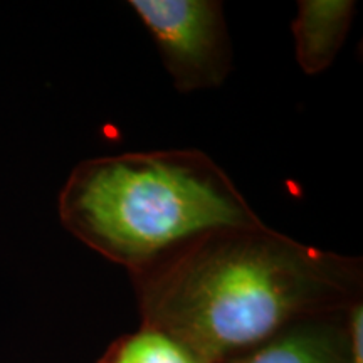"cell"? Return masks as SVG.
Returning a JSON list of instances; mask_svg holds the SVG:
<instances>
[{"label":"cell","instance_id":"cell-1","mask_svg":"<svg viewBox=\"0 0 363 363\" xmlns=\"http://www.w3.org/2000/svg\"><path fill=\"white\" fill-rule=\"evenodd\" d=\"M140 325L222 363L311 318L362 301L357 257L308 246L264 222L207 234L131 278Z\"/></svg>","mask_w":363,"mask_h":363},{"label":"cell","instance_id":"cell-2","mask_svg":"<svg viewBox=\"0 0 363 363\" xmlns=\"http://www.w3.org/2000/svg\"><path fill=\"white\" fill-rule=\"evenodd\" d=\"M57 211L67 233L130 278L216 230L262 224L222 167L185 148L83 160Z\"/></svg>","mask_w":363,"mask_h":363},{"label":"cell","instance_id":"cell-3","mask_svg":"<svg viewBox=\"0 0 363 363\" xmlns=\"http://www.w3.org/2000/svg\"><path fill=\"white\" fill-rule=\"evenodd\" d=\"M182 93L214 89L233 65L224 6L217 0H130Z\"/></svg>","mask_w":363,"mask_h":363},{"label":"cell","instance_id":"cell-4","mask_svg":"<svg viewBox=\"0 0 363 363\" xmlns=\"http://www.w3.org/2000/svg\"><path fill=\"white\" fill-rule=\"evenodd\" d=\"M348 311L301 321L222 363H348Z\"/></svg>","mask_w":363,"mask_h":363},{"label":"cell","instance_id":"cell-5","mask_svg":"<svg viewBox=\"0 0 363 363\" xmlns=\"http://www.w3.org/2000/svg\"><path fill=\"white\" fill-rule=\"evenodd\" d=\"M355 2L301 0L291 24L296 61L308 76L328 69L342 51L350 30Z\"/></svg>","mask_w":363,"mask_h":363},{"label":"cell","instance_id":"cell-6","mask_svg":"<svg viewBox=\"0 0 363 363\" xmlns=\"http://www.w3.org/2000/svg\"><path fill=\"white\" fill-rule=\"evenodd\" d=\"M98 363H206L160 330L140 325L131 333L121 335L99 357Z\"/></svg>","mask_w":363,"mask_h":363},{"label":"cell","instance_id":"cell-7","mask_svg":"<svg viewBox=\"0 0 363 363\" xmlns=\"http://www.w3.org/2000/svg\"><path fill=\"white\" fill-rule=\"evenodd\" d=\"M348 331H350V355L348 363H363V301L348 310Z\"/></svg>","mask_w":363,"mask_h":363}]
</instances>
